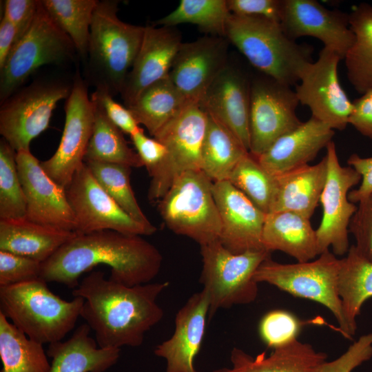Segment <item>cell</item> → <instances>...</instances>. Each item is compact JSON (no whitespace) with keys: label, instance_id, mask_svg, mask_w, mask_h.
Returning a JSON list of instances; mask_svg holds the SVG:
<instances>
[{"label":"cell","instance_id":"cell-1","mask_svg":"<svg viewBox=\"0 0 372 372\" xmlns=\"http://www.w3.org/2000/svg\"><path fill=\"white\" fill-rule=\"evenodd\" d=\"M168 286V282L127 286L94 271L72 293L83 299L81 317L98 345L121 349L141 346L146 332L162 320L164 311L157 298Z\"/></svg>","mask_w":372,"mask_h":372},{"label":"cell","instance_id":"cell-2","mask_svg":"<svg viewBox=\"0 0 372 372\" xmlns=\"http://www.w3.org/2000/svg\"><path fill=\"white\" fill-rule=\"evenodd\" d=\"M162 262L159 250L141 236L103 230L76 234L41 264L40 277L73 289L84 272L106 265L110 280L132 287L152 280Z\"/></svg>","mask_w":372,"mask_h":372},{"label":"cell","instance_id":"cell-3","mask_svg":"<svg viewBox=\"0 0 372 372\" xmlns=\"http://www.w3.org/2000/svg\"><path fill=\"white\" fill-rule=\"evenodd\" d=\"M118 1H98L90 28L84 79L95 90L121 94L140 49L145 26L122 21Z\"/></svg>","mask_w":372,"mask_h":372},{"label":"cell","instance_id":"cell-4","mask_svg":"<svg viewBox=\"0 0 372 372\" xmlns=\"http://www.w3.org/2000/svg\"><path fill=\"white\" fill-rule=\"evenodd\" d=\"M225 38L264 75L290 87L313 62L310 46L291 40L269 19L231 14Z\"/></svg>","mask_w":372,"mask_h":372},{"label":"cell","instance_id":"cell-5","mask_svg":"<svg viewBox=\"0 0 372 372\" xmlns=\"http://www.w3.org/2000/svg\"><path fill=\"white\" fill-rule=\"evenodd\" d=\"M38 278L0 287V312L30 339L42 344L61 341L81 317L83 299L67 301Z\"/></svg>","mask_w":372,"mask_h":372},{"label":"cell","instance_id":"cell-6","mask_svg":"<svg viewBox=\"0 0 372 372\" xmlns=\"http://www.w3.org/2000/svg\"><path fill=\"white\" fill-rule=\"evenodd\" d=\"M341 260L329 250L317 259L293 264L274 261L271 256L256 271L258 282H266L291 295L309 299L327 308L336 319L342 335L347 339L353 336L347 323L338 291V276Z\"/></svg>","mask_w":372,"mask_h":372},{"label":"cell","instance_id":"cell-7","mask_svg":"<svg viewBox=\"0 0 372 372\" xmlns=\"http://www.w3.org/2000/svg\"><path fill=\"white\" fill-rule=\"evenodd\" d=\"M71 39L55 23L41 0L34 20L17 41L0 68V104L17 90L38 69L48 65H64L77 55Z\"/></svg>","mask_w":372,"mask_h":372},{"label":"cell","instance_id":"cell-8","mask_svg":"<svg viewBox=\"0 0 372 372\" xmlns=\"http://www.w3.org/2000/svg\"><path fill=\"white\" fill-rule=\"evenodd\" d=\"M73 77L45 75L23 86L1 103L0 134L16 151H30L32 141L48 127L57 103L67 99Z\"/></svg>","mask_w":372,"mask_h":372},{"label":"cell","instance_id":"cell-9","mask_svg":"<svg viewBox=\"0 0 372 372\" xmlns=\"http://www.w3.org/2000/svg\"><path fill=\"white\" fill-rule=\"evenodd\" d=\"M213 181L202 171L178 176L158 202L166 226L200 246L219 239L222 225L212 192Z\"/></svg>","mask_w":372,"mask_h":372},{"label":"cell","instance_id":"cell-10","mask_svg":"<svg viewBox=\"0 0 372 372\" xmlns=\"http://www.w3.org/2000/svg\"><path fill=\"white\" fill-rule=\"evenodd\" d=\"M203 268L199 282L209 297L208 320L221 309L253 302L258 293L254 276L271 256L263 249L234 254L219 240L200 246Z\"/></svg>","mask_w":372,"mask_h":372},{"label":"cell","instance_id":"cell-11","mask_svg":"<svg viewBox=\"0 0 372 372\" xmlns=\"http://www.w3.org/2000/svg\"><path fill=\"white\" fill-rule=\"evenodd\" d=\"M207 114L197 103L189 102L154 138L166 148L163 160L149 171L147 197L158 202L183 173L200 169V153ZM201 170V169H200Z\"/></svg>","mask_w":372,"mask_h":372},{"label":"cell","instance_id":"cell-12","mask_svg":"<svg viewBox=\"0 0 372 372\" xmlns=\"http://www.w3.org/2000/svg\"><path fill=\"white\" fill-rule=\"evenodd\" d=\"M327 172L320 203L322 208L320 224L316 229L319 255L331 247L335 256H343L349 249L351 220L358 206L349 200L351 189L360 184V175L351 166H342L335 143L326 147Z\"/></svg>","mask_w":372,"mask_h":372},{"label":"cell","instance_id":"cell-13","mask_svg":"<svg viewBox=\"0 0 372 372\" xmlns=\"http://www.w3.org/2000/svg\"><path fill=\"white\" fill-rule=\"evenodd\" d=\"M87 88L77 70L73 76L72 91L65 100V124L59 145L49 159L41 163L46 174L65 189L84 163L92 134L94 109Z\"/></svg>","mask_w":372,"mask_h":372},{"label":"cell","instance_id":"cell-14","mask_svg":"<svg viewBox=\"0 0 372 372\" xmlns=\"http://www.w3.org/2000/svg\"><path fill=\"white\" fill-rule=\"evenodd\" d=\"M290 86L267 76L251 81L249 152L258 157L278 138L298 127L299 104Z\"/></svg>","mask_w":372,"mask_h":372},{"label":"cell","instance_id":"cell-15","mask_svg":"<svg viewBox=\"0 0 372 372\" xmlns=\"http://www.w3.org/2000/svg\"><path fill=\"white\" fill-rule=\"evenodd\" d=\"M65 190L76 222V234L103 230L136 236L154 234L134 220L110 196L85 162Z\"/></svg>","mask_w":372,"mask_h":372},{"label":"cell","instance_id":"cell-16","mask_svg":"<svg viewBox=\"0 0 372 372\" xmlns=\"http://www.w3.org/2000/svg\"><path fill=\"white\" fill-rule=\"evenodd\" d=\"M342 57L324 47L317 60L307 65L296 85L299 103L309 107L313 117L331 128L343 130L349 124L353 109L338 79V66Z\"/></svg>","mask_w":372,"mask_h":372},{"label":"cell","instance_id":"cell-17","mask_svg":"<svg viewBox=\"0 0 372 372\" xmlns=\"http://www.w3.org/2000/svg\"><path fill=\"white\" fill-rule=\"evenodd\" d=\"M16 161L27 200L26 219L75 232L76 222L65 188L46 174L30 151L17 152Z\"/></svg>","mask_w":372,"mask_h":372},{"label":"cell","instance_id":"cell-18","mask_svg":"<svg viewBox=\"0 0 372 372\" xmlns=\"http://www.w3.org/2000/svg\"><path fill=\"white\" fill-rule=\"evenodd\" d=\"M280 24L291 40L316 38L342 59L355 39L349 14L329 10L315 0H282Z\"/></svg>","mask_w":372,"mask_h":372},{"label":"cell","instance_id":"cell-19","mask_svg":"<svg viewBox=\"0 0 372 372\" xmlns=\"http://www.w3.org/2000/svg\"><path fill=\"white\" fill-rule=\"evenodd\" d=\"M227 41L225 37L205 36L181 43L169 77L189 102L198 103L228 64Z\"/></svg>","mask_w":372,"mask_h":372},{"label":"cell","instance_id":"cell-20","mask_svg":"<svg viewBox=\"0 0 372 372\" xmlns=\"http://www.w3.org/2000/svg\"><path fill=\"white\" fill-rule=\"evenodd\" d=\"M212 192L221 220L218 240L223 245L234 254L265 249L262 234L267 214L227 180L214 182Z\"/></svg>","mask_w":372,"mask_h":372},{"label":"cell","instance_id":"cell-21","mask_svg":"<svg viewBox=\"0 0 372 372\" xmlns=\"http://www.w3.org/2000/svg\"><path fill=\"white\" fill-rule=\"evenodd\" d=\"M182 43L174 27L145 26L140 49L120 94L127 107L145 88L169 76Z\"/></svg>","mask_w":372,"mask_h":372},{"label":"cell","instance_id":"cell-22","mask_svg":"<svg viewBox=\"0 0 372 372\" xmlns=\"http://www.w3.org/2000/svg\"><path fill=\"white\" fill-rule=\"evenodd\" d=\"M251 81L229 63L198 103L208 114L229 129L249 149Z\"/></svg>","mask_w":372,"mask_h":372},{"label":"cell","instance_id":"cell-23","mask_svg":"<svg viewBox=\"0 0 372 372\" xmlns=\"http://www.w3.org/2000/svg\"><path fill=\"white\" fill-rule=\"evenodd\" d=\"M209 309L208 295L202 289L178 311L173 334L154 351L165 360V372H198L194 362L203 343Z\"/></svg>","mask_w":372,"mask_h":372},{"label":"cell","instance_id":"cell-24","mask_svg":"<svg viewBox=\"0 0 372 372\" xmlns=\"http://www.w3.org/2000/svg\"><path fill=\"white\" fill-rule=\"evenodd\" d=\"M333 135L332 128L311 116L278 138L256 158L268 172L278 176L309 165L332 141Z\"/></svg>","mask_w":372,"mask_h":372},{"label":"cell","instance_id":"cell-25","mask_svg":"<svg viewBox=\"0 0 372 372\" xmlns=\"http://www.w3.org/2000/svg\"><path fill=\"white\" fill-rule=\"evenodd\" d=\"M90 331L85 323L66 341L50 344L46 352L52 358L49 372H105L114 365L121 349L100 347L90 336Z\"/></svg>","mask_w":372,"mask_h":372},{"label":"cell","instance_id":"cell-26","mask_svg":"<svg viewBox=\"0 0 372 372\" xmlns=\"http://www.w3.org/2000/svg\"><path fill=\"white\" fill-rule=\"evenodd\" d=\"M327 355L317 351L311 344L295 339L273 349L269 356L263 352L253 357L238 347L230 353L231 367L211 372H313Z\"/></svg>","mask_w":372,"mask_h":372},{"label":"cell","instance_id":"cell-27","mask_svg":"<svg viewBox=\"0 0 372 372\" xmlns=\"http://www.w3.org/2000/svg\"><path fill=\"white\" fill-rule=\"evenodd\" d=\"M76 235L74 231L43 225L26 218L0 219V251L41 263Z\"/></svg>","mask_w":372,"mask_h":372},{"label":"cell","instance_id":"cell-28","mask_svg":"<svg viewBox=\"0 0 372 372\" xmlns=\"http://www.w3.org/2000/svg\"><path fill=\"white\" fill-rule=\"evenodd\" d=\"M262 242L271 252L280 251L298 262H307L319 256L316 230L309 219L291 211L266 214Z\"/></svg>","mask_w":372,"mask_h":372},{"label":"cell","instance_id":"cell-29","mask_svg":"<svg viewBox=\"0 0 372 372\" xmlns=\"http://www.w3.org/2000/svg\"><path fill=\"white\" fill-rule=\"evenodd\" d=\"M327 172L324 156L316 165L277 176V192L270 212L291 211L310 219L320 202Z\"/></svg>","mask_w":372,"mask_h":372},{"label":"cell","instance_id":"cell-30","mask_svg":"<svg viewBox=\"0 0 372 372\" xmlns=\"http://www.w3.org/2000/svg\"><path fill=\"white\" fill-rule=\"evenodd\" d=\"M188 103L168 76L145 88L128 108L138 125L154 136Z\"/></svg>","mask_w":372,"mask_h":372},{"label":"cell","instance_id":"cell-31","mask_svg":"<svg viewBox=\"0 0 372 372\" xmlns=\"http://www.w3.org/2000/svg\"><path fill=\"white\" fill-rule=\"evenodd\" d=\"M207 114V123L200 153V169L213 182L225 180L249 152L229 129Z\"/></svg>","mask_w":372,"mask_h":372},{"label":"cell","instance_id":"cell-32","mask_svg":"<svg viewBox=\"0 0 372 372\" xmlns=\"http://www.w3.org/2000/svg\"><path fill=\"white\" fill-rule=\"evenodd\" d=\"M340 260L338 291L347 323L354 335L356 318L363 304L372 298V262L360 255L354 245Z\"/></svg>","mask_w":372,"mask_h":372},{"label":"cell","instance_id":"cell-33","mask_svg":"<svg viewBox=\"0 0 372 372\" xmlns=\"http://www.w3.org/2000/svg\"><path fill=\"white\" fill-rule=\"evenodd\" d=\"M349 21L355 39L344 59L347 76L362 94L372 88V6L362 3L355 6Z\"/></svg>","mask_w":372,"mask_h":372},{"label":"cell","instance_id":"cell-34","mask_svg":"<svg viewBox=\"0 0 372 372\" xmlns=\"http://www.w3.org/2000/svg\"><path fill=\"white\" fill-rule=\"evenodd\" d=\"M43 344L30 339L0 312L1 372H49Z\"/></svg>","mask_w":372,"mask_h":372},{"label":"cell","instance_id":"cell-35","mask_svg":"<svg viewBox=\"0 0 372 372\" xmlns=\"http://www.w3.org/2000/svg\"><path fill=\"white\" fill-rule=\"evenodd\" d=\"M94 109V121L92 136L85 161H94L143 166L138 155L126 142L123 132L106 116L101 105L90 97Z\"/></svg>","mask_w":372,"mask_h":372},{"label":"cell","instance_id":"cell-36","mask_svg":"<svg viewBox=\"0 0 372 372\" xmlns=\"http://www.w3.org/2000/svg\"><path fill=\"white\" fill-rule=\"evenodd\" d=\"M48 14L86 60L90 28L98 0H41Z\"/></svg>","mask_w":372,"mask_h":372},{"label":"cell","instance_id":"cell-37","mask_svg":"<svg viewBox=\"0 0 372 372\" xmlns=\"http://www.w3.org/2000/svg\"><path fill=\"white\" fill-rule=\"evenodd\" d=\"M230 15L227 0H181L174 10L156 21L154 25L191 23L211 36L225 38Z\"/></svg>","mask_w":372,"mask_h":372},{"label":"cell","instance_id":"cell-38","mask_svg":"<svg viewBox=\"0 0 372 372\" xmlns=\"http://www.w3.org/2000/svg\"><path fill=\"white\" fill-rule=\"evenodd\" d=\"M84 162L99 184L127 214L154 233L156 231V227L144 214L133 192L131 167L94 161Z\"/></svg>","mask_w":372,"mask_h":372},{"label":"cell","instance_id":"cell-39","mask_svg":"<svg viewBox=\"0 0 372 372\" xmlns=\"http://www.w3.org/2000/svg\"><path fill=\"white\" fill-rule=\"evenodd\" d=\"M227 180L265 214L271 211L278 187L277 176L268 172L249 152L231 172Z\"/></svg>","mask_w":372,"mask_h":372},{"label":"cell","instance_id":"cell-40","mask_svg":"<svg viewBox=\"0 0 372 372\" xmlns=\"http://www.w3.org/2000/svg\"><path fill=\"white\" fill-rule=\"evenodd\" d=\"M17 152L0 141V219L26 218L27 200L18 173Z\"/></svg>","mask_w":372,"mask_h":372},{"label":"cell","instance_id":"cell-41","mask_svg":"<svg viewBox=\"0 0 372 372\" xmlns=\"http://www.w3.org/2000/svg\"><path fill=\"white\" fill-rule=\"evenodd\" d=\"M302 322L292 313L273 310L266 313L259 325L261 338L270 348L275 349L297 339Z\"/></svg>","mask_w":372,"mask_h":372},{"label":"cell","instance_id":"cell-42","mask_svg":"<svg viewBox=\"0 0 372 372\" xmlns=\"http://www.w3.org/2000/svg\"><path fill=\"white\" fill-rule=\"evenodd\" d=\"M41 264L27 257L0 251V287L40 278Z\"/></svg>","mask_w":372,"mask_h":372},{"label":"cell","instance_id":"cell-43","mask_svg":"<svg viewBox=\"0 0 372 372\" xmlns=\"http://www.w3.org/2000/svg\"><path fill=\"white\" fill-rule=\"evenodd\" d=\"M372 358V333L361 335L340 356L324 361L313 372H352Z\"/></svg>","mask_w":372,"mask_h":372},{"label":"cell","instance_id":"cell-44","mask_svg":"<svg viewBox=\"0 0 372 372\" xmlns=\"http://www.w3.org/2000/svg\"><path fill=\"white\" fill-rule=\"evenodd\" d=\"M349 230L355 238L354 246L359 254L372 262V194L358 203Z\"/></svg>","mask_w":372,"mask_h":372},{"label":"cell","instance_id":"cell-45","mask_svg":"<svg viewBox=\"0 0 372 372\" xmlns=\"http://www.w3.org/2000/svg\"><path fill=\"white\" fill-rule=\"evenodd\" d=\"M90 97L101 105L107 118L123 132L131 136L141 129L130 109L114 101L112 96L94 90Z\"/></svg>","mask_w":372,"mask_h":372},{"label":"cell","instance_id":"cell-46","mask_svg":"<svg viewBox=\"0 0 372 372\" xmlns=\"http://www.w3.org/2000/svg\"><path fill=\"white\" fill-rule=\"evenodd\" d=\"M232 14L260 17L280 23L282 0H227Z\"/></svg>","mask_w":372,"mask_h":372},{"label":"cell","instance_id":"cell-47","mask_svg":"<svg viewBox=\"0 0 372 372\" xmlns=\"http://www.w3.org/2000/svg\"><path fill=\"white\" fill-rule=\"evenodd\" d=\"M39 6V0H6L2 18L10 22L17 30L15 43L30 27Z\"/></svg>","mask_w":372,"mask_h":372},{"label":"cell","instance_id":"cell-48","mask_svg":"<svg viewBox=\"0 0 372 372\" xmlns=\"http://www.w3.org/2000/svg\"><path fill=\"white\" fill-rule=\"evenodd\" d=\"M130 138L143 166H145L148 172L158 165L165 157V147L154 138H151L146 136L142 128L132 134Z\"/></svg>","mask_w":372,"mask_h":372},{"label":"cell","instance_id":"cell-49","mask_svg":"<svg viewBox=\"0 0 372 372\" xmlns=\"http://www.w3.org/2000/svg\"><path fill=\"white\" fill-rule=\"evenodd\" d=\"M347 163L361 176L358 187L351 190L348 195L351 202L358 203L372 194V156L362 157L353 154L349 157Z\"/></svg>","mask_w":372,"mask_h":372},{"label":"cell","instance_id":"cell-50","mask_svg":"<svg viewBox=\"0 0 372 372\" xmlns=\"http://www.w3.org/2000/svg\"><path fill=\"white\" fill-rule=\"evenodd\" d=\"M349 124L363 136L372 139V88L353 101Z\"/></svg>","mask_w":372,"mask_h":372},{"label":"cell","instance_id":"cell-51","mask_svg":"<svg viewBox=\"0 0 372 372\" xmlns=\"http://www.w3.org/2000/svg\"><path fill=\"white\" fill-rule=\"evenodd\" d=\"M17 38L15 27L4 18L0 22V68L4 65Z\"/></svg>","mask_w":372,"mask_h":372}]
</instances>
